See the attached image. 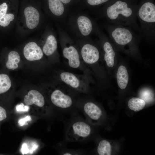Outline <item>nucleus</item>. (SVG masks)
I'll use <instances>...</instances> for the list:
<instances>
[{"label":"nucleus","instance_id":"obj_1","mask_svg":"<svg viewBox=\"0 0 155 155\" xmlns=\"http://www.w3.org/2000/svg\"><path fill=\"white\" fill-rule=\"evenodd\" d=\"M137 8L129 6L126 2L118 0L108 6L103 12L109 24L129 27L139 33L137 23Z\"/></svg>","mask_w":155,"mask_h":155},{"label":"nucleus","instance_id":"obj_2","mask_svg":"<svg viewBox=\"0 0 155 155\" xmlns=\"http://www.w3.org/2000/svg\"><path fill=\"white\" fill-rule=\"evenodd\" d=\"M70 115L69 118L65 123L63 141L66 144L71 142H85L92 134L90 123L80 115L78 110Z\"/></svg>","mask_w":155,"mask_h":155},{"label":"nucleus","instance_id":"obj_3","mask_svg":"<svg viewBox=\"0 0 155 155\" xmlns=\"http://www.w3.org/2000/svg\"><path fill=\"white\" fill-rule=\"evenodd\" d=\"M137 18L140 23L139 35L149 40L155 36V5L152 2L144 3L136 12Z\"/></svg>","mask_w":155,"mask_h":155},{"label":"nucleus","instance_id":"obj_4","mask_svg":"<svg viewBox=\"0 0 155 155\" xmlns=\"http://www.w3.org/2000/svg\"><path fill=\"white\" fill-rule=\"evenodd\" d=\"M50 100L52 103L61 113L70 114L78 110L75 101L71 94L62 89H56L51 93Z\"/></svg>","mask_w":155,"mask_h":155},{"label":"nucleus","instance_id":"obj_5","mask_svg":"<svg viewBox=\"0 0 155 155\" xmlns=\"http://www.w3.org/2000/svg\"><path fill=\"white\" fill-rule=\"evenodd\" d=\"M76 107L78 110L84 114L86 120L90 123L93 121L97 122L102 117V109L93 102L85 100H79L77 101Z\"/></svg>","mask_w":155,"mask_h":155},{"label":"nucleus","instance_id":"obj_6","mask_svg":"<svg viewBox=\"0 0 155 155\" xmlns=\"http://www.w3.org/2000/svg\"><path fill=\"white\" fill-rule=\"evenodd\" d=\"M61 80L69 87L78 92L84 93L87 89L84 83L77 76L68 72H63L60 75Z\"/></svg>","mask_w":155,"mask_h":155},{"label":"nucleus","instance_id":"obj_7","mask_svg":"<svg viewBox=\"0 0 155 155\" xmlns=\"http://www.w3.org/2000/svg\"><path fill=\"white\" fill-rule=\"evenodd\" d=\"M82 59L86 63L92 64L98 60L100 54L98 50L94 46L87 44L82 47L81 51Z\"/></svg>","mask_w":155,"mask_h":155},{"label":"nucleus","instance_id":"obj_8","mask_svg":"<svg viewBox=\"0 0 155 155\" xmlns=\"http://www.w3.org/2000/svg\"><path fill=\"white\" fill-rule=\"evenodd\" d=\"M23 53L25 58L30 61L40 60L43 55V51L40 47L33 42L26 44L24 48Z\"/></svg>","mask_w":155,"mask_h":155},{"label":"nucleus","instance_id":"obj_9","mask_svg":"<svg viewBox=\"0 0 155 155\" xmlns=\"http://www.w3.org/2000/svg\"><path fill=\"white\" fill-rule=\"evenodd\" d=\"M24 13L27 27L30 29L36 28L40 21V14L38 10L33 7L28 6L24 9Z\"/></svg>","mask_w":155,"mask_h":155},{"label":"nucleus","instance_id":"obj_10","mask_svg":"<svg viewBox=\"0 0 155 155\" xmlns=\"http://www.w3.org/2000/svg\"><path fill=\"white\" fill-rule=\"evenodd\" d=\"M64 57L68 60L69 65L71 67L77 68L80 65L79 53L75 48L72 46L64 48L63 51Z\"/></svg>","mask_w":155,"mask_h":155},{"label":"nucleus","instance_id":"obj_11","mask_svg":"<svg viewBox=\"0 0 155 155\" xmlns=\"http://www.w3.org/2000/svg\"><path fill=\"white\" fill-rule=\"evenodd\" d=\"M24 101L27 105L34 104L40 107H43L45 104L43 96L39 91L35 90L29 91L27 95L24 96Z\"/></svg>","mask_w":155,"mask_h":155},{"label":"nucleus","instance_id":"obj_12","mask_svg":"<svg viewBox=\"0 0 155 155\" xmlns=\"http://www.w3.org/2000/svg\"><path fill=\"white\" fill-rule=\"evenodd\" d=\"M103 47L104 53V58L106 65L110 67H113L114 64L115 52L111 42L105 36Z\"/></svg>","mask_w":155,"mask_h":155},{"label":"nucleus","instance_id":"obj_13","mask_svg":"<svg viewBox=\"0 0 155 155\" xmlns=\"http://www.w3.org/2000/svg\"><path fill=\"white\" fill-rule=\"evenodd\" d=\"M77 24L83 35L88 36L92 32L93 29L92 22L87 17L84 16H79L77 19Z\"/></svg>","mask_w":155,"mask_h":155},{"label":"nucleus","instance_id":"obj_14","mask_svg":"<svg viewBox=\"0 0 155 155\" xmlns=\"http://www.w3.org/2000/svg\"><path fill=\"white\" fill-rule=\"evenodd\" d=\"M7 9L6 3L4 2L0 5V25L2 26H8L15 18L13 14L7 13Z\"/></svg>","mask_w":155,"mask_h":155},{"label":"nucleus","instance_id":"obj_15","mask_svg":"<svg viewBox=\"0 0 155 155\" xmlns=\"http://www.w3.org/2000/svg\"><path fill=\"white\" fill-rule=\"evenodd\" d=\"M117 79L119 87L121 89L127 87L129 81V75L127 70L124 66H119L117 73Z\"/></svg>","mask_w":155,"mask_h":155},{"label":"nucleus","instance_id":"obj_16","mask_svg":"<svg viewBox=\"0 0 155 155\" xmlns=\"http://www.w3.org/2000/svg\"><path fill=\"white\" fill-rule=\"evenodd\" d=\"M57 43L56 38L53 35H49L46 38L42 48L43 53L46 56L52 55L56 50Z\"/></svg>","mask_w":155,"mask_h":155},{"label":"nucleus","instance_id":"obj_17","mask_svg":"<svg viewBox=\"0 0 155 155\" xmlns=\"http://www.w3.org/2000/svg\"><path fill=\"white\" fill-rule=\"evenodd\" d=\"M20 61V57L18 53L16 51L10 52L8 55V59L6 63L9 69L14 70L18 67V63Z\"/></svg>","mask_w":155,"mask_h":155},{"label":"nucleus","instance_id":"obj_18","mask_svg":"<svg viewBox=\"0 0 155 155\" xmlns=\"http://www.w3.org/2000/svg\"><path fill=\"white\" fill-rule=\"evenodd\" d=\"M66 144L63 141L58 145L59 154L62 155H81L85 154V151L81 149H72L67 148Z\"/></svg>","mask_w":155,"mask_h":155},{"label":"nucleus","instance_id":"obj_19","mask_svg":"<svg viewBox=\"0 0 155 155\" xmlns=\"http://www.w3.org/2000/svg\"><path fill=\"white\" fill-rule=\"evenodd\" d=\"M49 9L54 15L57 16L62 15L64 8L61 2L59 0H48Z\"/></svg>","mask_w":155,"mask_h":155},{"label":"nucleus","instance_id":"obj_20","mask_svg":"<svg viewBox=\"0 0 155 155\" xmlns=\"http://www.w3.org/2000/svg\"><path fill=\"white\" fill-rule=\"evenodd\" d=\"M146 104L143 99L136 97H133L129 100L128 102L129 108L131 110L137 112L142 110Z\"/></svg>","mask_w":155,"mask_h":155},{"label":"nucleus","instance_id":"obj_21","mask_svg":"<svg viewBox=\"0 0 155 155\" xmlns=\"http://www.w3.org/2000/svg\"><path fill=\"white\" fill-rule=\"evenodd\" d=\"M97 151L99 155H111V146L110 142L106 140H100L97 146Z\"/></svg>","mask_w":155,"mask_h":155},{"label":"nucleus","instance_id":"obj_22","mask_svg":"<svg viewBox=\"0 0 155 155\" xmlns=\"http://www.w3.org/2000/svg\"><path fill=\"white\" fill-rule=\"evenodd\" d=\"M11 86V81L8 75L5 74H0V94L6 92Z\"/></svg>","mask_w":155,"mask_h":155},{"label":"nucleus","instance_id":"obj_23","mask_svg":"<svg viewBox=\"0 0 155 155\" xmlns=\"http://www.w3.org/2000/svg\"><path fill=\"white\" fill-rule=\"evenodd\" d=\"M141 99L146 102L149 103L153 100V94L152 92L149 89H145L142 90L140 93Z\"/></svg>","mask_w":155,"mask_h":155},{"label":"nucleus","instance_id":"obj_24","mask_svg":"<svg viewBox=\"0 0 155 155\" xmlns=\"http://www.w3.org/2000/svg\"><path fill=\"white\" fill-rule=\"evenodd\" d=\"M16 109L18 111L27 112L29 109V106L25 105L22 103L17 105L16 107Z\"/></svg>","mask_w":155,"mask_h":155},{"label":"nucleus","instance_id":"obj_25","mask_svg":"<svg viewBox=\"0 0 155 155\" xmlns=\"http://www.w3.org/2000/svg\"><path fill=\"white\" fill-rule=\"evenodd\" d=\"M109 0H87L88 3L90 5L94 6L105 3Z\"/></svg>","mask_w":155,"mask_h":155},{"label":"nucleus","instance_id":"obj_26","mask_svg":"<svg viewBox=\"0 0 155 155\" xmlns=\"http://www.w3.org/2000/svg\"><path fill=\"white\" fill-rule=\"evenodd\" d=\"M31 120V118L30 116L28 115L23 118L19 119L18 123L20 126H22L24 125L27 121H30Z\"/></svg>","mask_w":155,"mask_h":155},{"label":"nucleus","instance_id":"obj_27","mask_svg":"<svg viewBox=\"0 0 155 155\" xmlns=\"http://www.w3.org/2000/svg\"><path fill=\"white\" fill-rule=\"evenodd\" d=\"M7 117V113L6 110L0 106V121L5 119Z\"/></svg>","mask_w":155,"mask_h":155},{"label":"nucleus","instance_id":"obj_28","mask_svg":"<svg viewBox=\"0 0 155 155\" xmlns=\"http://www.w3.org/2000/svg\"><path fill=\"white\" fill-rule=\"evenodd\" d=\"M21 151L23 154H27L29 152V150L28 148V147L26 144L25 143H24L22 144Z\"/></svg>","mask_w":155,"mask_h":155},{"label":"nucleus","instance_id":"obj_29","mask_svg":"<svg viewBox=\"0 0 155 155\" xmlns=\"http://www.w3.org/2000/svg\"><path fill=\"white\" fill-rule=\"evenodd\" d=\"M62 3H69L71 0H59Z\"/></svg>","mask_w":155,"mask_h":155}]
</instances>
